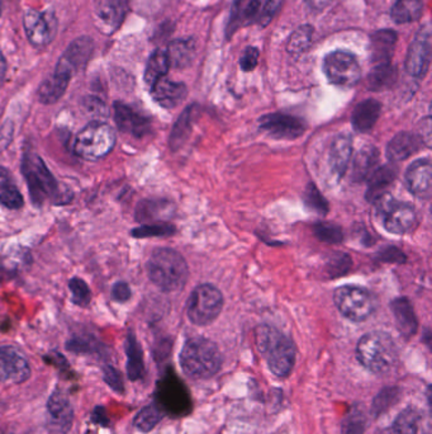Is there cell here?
<instances>
[{"label":"cell","instance_id":"6da1fadb","mask_svg":"<svg viewBox=\"0 0 432 434\" xmlns=\"http://www.w3.org/2000/svg\"><path fill=\"white\" fill-rule=\"evenodd\" d=\"M256 346L268 361L269 369L278 377L290 375L295 363V346L289 336L271 325H260L255 331Z\"/></svg>","mask_w":432,"mask_h":434},{"label":"cell","instance_id":"7a4b0ae2","mask_svg":"<svg viewBox=\"0 0 432 434\" xmlns=\"http://www.w3.org/2000/svg\"><path fill=\"white\" fill-rule=\"evenodd\" d=\"M151 282L165 292L183 289L189 277V268L183 256L171 248H157L147 262Z\"/></svg>","mask_w":432,"mask_h":434},{"label":"cell","instance_id":"3957f363","mask_svg":"<svg viewBox=\"0 0 432 434\" xmlns=\"http://www.w3.org/2000/svg\"><path fill=\"white\" fill-rule=\"evenodd\" d=\"M179 361L184 374L194 380H208L222 366V357L216 343L203 336L188 339L180 352Z\"/></svg>","mask_w":432,"mask_h":434},{"label":"cell","instance_id":"277c9868","mask_svg":"<svg viewBox=\"0 0 432 434\" xmlns=\"http://www.w3.org/2000/svg\"><path fill=\"white\" fill-rule=\"evenodd\" d=\"M356 357L361 366L373 374H386L398 362V348L392 336L384 331H372L364 336L356 347Z\"/></svg>","mask_w":432,"mask_h":434},{"label":"cell","instance_id":"5b68a950","mask_svg":"<svg viewBox=\"0 0 432 434\" xmlns=\"http://www.w3.org/2000/svg\"><path fill=\"white\" fill-rule=\"evenodd\" d=\"M20 171L26 179L31 201L36 207H41L47 199L59 198V185L56 179L36 152H26L23 155Z\"/></svg>","mask_w":432,"mask_h":434},{"label":"cell","instance_id":"8992f818","mask_svg":"<svg viewBox=\"0 0 432 434\" xmlns=\"http://www.w3.org/2000/svg\"><path fill=\"white\" fill-rule=\"evenodd\" d=\"M116 145V132L103 121H93L79 132L72 145L79 158L97 162L105 158Z\"/></svg>","mask_w":432,"mask_h":434},{"label":"cell","instance_id":"52a82bcc","mask_svg":"<svg viewBox=\"0 0 432 434\" xmlns=\"http://www.w3.org/2000/svg\"><path fill=\"white\" fill-rule=\"evenodd\" d=\"M373 202L382 224L391 234L403 235L412 231L417 224V212L412 204L400 202L388 193L382 195Z\"/></svg>","mask_w":432,"mask_h":434},{"label":"cell","instance_id":"ba28073f","mask_svg":"<svg viewBox=\"0 0 432 434\" xmlns=\"http://www.w3.org/2000/svg\"><path fill=\"white\" fill-rule=\"evenodd\" d=\"M222 309V292L210 283L196 286L187 303V314L190 322L199 327L215 322Z\"/></svg>","mask_w":432,"mask_h":434},{"label":"cell","instance_id":"9c48e42d","mask_svg":"<svg viewBox=\"0 0 432 434\" xmlns=\"http://www.w3.org/2000/svg\"><path fill=\"white\" fill-rule=\"evenodd\" d=\"M334 301L341 314L351 322H365L375 310L372 294L359 286H341L335 289Z\"/></svg>","mask_w":432,"mask_h":434},{"label":"cell","instance_id":"30bf717a","mask_svg":"<svg viewBox=\"0 0 432 434\" xmlns=\"http://www.w3.org/2000/svg\"><path fill=\"white\" fill-rule=\"evenodd\" d=\"M323 72L334 86L350 88L356 86L361 78V67L353 53L335 51L323 60Z\"/></svg>","mask_w":432,"mask_h":434},{"label":"cell","instance_id":"8fae6325","mask_svg":"<svg viewBox=\"0 0 432 434\" xmlns=\"http://www.w3.org/2000/svg\"><path fill=\"white\" fill-rule=\"evenodd\" d=\"M27 37L33 46L45 47L53 42L58 32V18L53 11L39 12L28 9L23 17Z\"/></svg>","mask_w":432,"mask_h":434},{"label":"cell","instance_id":"7c38bea8","mask_svg":"<svg viewBox=\"0 0 432 434\" xmlns=\"http://www.w3.org/2000/svg\"><path fill=\"white\" fill-rule=\"evenodd\" d=\"M160 408L174 415H185L190 412V396L183 382L177 376L168 375L158 385Z\"/></svg>","mask_w":432,"mask_h":434},{"label":"cell","instance_id":"4fadbf2b","mask_svg":"<svg viewBox=\"0 0 432 434\" xmlns=\"http://www.w3.org/2000/svg\"><path fill=\"white\" fill-rule=\"evenodd\" d=\"M259 127L270 138L279 140H295L301 138L306 131L303 119L284 113L265 114L259 121Z\"/></svg>","mask_w":432,"mask_h":434},{"label":"cell","instance_id":"5bb4252c","mask_svg":"<svg viewBox=\"0 0 432 434\" xmlns=\"http://www.w3.org/2000/svg\"><path fill=\"white\" fill-rule=\"evenodd\" d=\"M431 63V36L428 28H421L414 36L406 58V70L414 78H424Z\"/></svg>","mask_w":432,"mask_h":434},{"label":"cell","instance_id":"9a60e30c","mask_svg":"<svg viewBox=\"0 0 432 434\" xmlns=\"http://www.w3.org/2000/svg\"><path fill=\"white\" fill-rule=\"evenodd\" d=\"M128 0H94L93 15L95 26L105 34L116 32L125 20Z\"/></svg>","mask_w":432,"mask_h":434},{"label":"cell","instance_id":"2e32d148","mask_svg":"<svg viewBox=\"0 0 432 434\" xmlns=\"http://www.w3.org/2000/svg\"><path fill=\"white\" fill-rule=\"evenodd\" d=\"M31 376V366L23 353L12 346L0 348V382L22 383Z\"/></svg>","mask_w":432,"mask_h":434},{"label":"cell","instance_id":"e0dca14e","mask_svg":"<svg viewBox=\"0 0 432 434\" xmlns=\"http://www.w3.org/2000/svg\"><path fill=\"white\" fill-rule=\"evenodd\" d=\"M74 408L62 390H55L47 402V426L58 434H66L72 426Z\"/></svg>","mask_w":432,"mask_h":434},{"label":"cell","instance_id":"ac0fdd59","mask_svg":"<svg viewBox=\"0 0 432 434\" xmlns=\"http://www.w3.org/2000/svg\"><path fill=\"white\" fill-rule=\"evenodd\" d=\"M93 51L94 42L92 39L88 36L79 37L66 48L64 55L60 58L55 72L66 74L72 78L74 74L86 67L92 58Z\"/></svg>","mask_w":432,"mask_h":434},{"label":"cell","instance_id":"d6986e66","mask_svg":"<svg viewBox=\"0 0 432 434\" xmlns=\"http://www.w3.org/2000/svg\"><path fill=\"white\" fill-rule=\"evenodd\" d=\"M113 111H114V121L119 131L132 135L135 138H142L150 131V119L135 111L130 105H125L122 102H116L113 105Z\"/></svg>","mask_w":432,"mask_h":434},{"label":"cell","instance_id":"ffe728a7","mask_svg":"<svg viewBox=\"0 0 432 434\" xmlns=\"http://www.w3.org/2000/svg\"><path fill=\"white\" fill-rule=\"evenodd\" d=\"M407 188L416 197H431L432 166L428 159H419L408 166L405 176Z\"/></svg>","mask_w":432,"mask_h":434},{"label":"cell","instance_id":"44dd1931","mask_svg":"<svg viewBox=\"0 0 432 434\" xmlns=\"http://www.w3.org/2000/svg\"><path fill=\"white\" fill-rule=\"evenodd\" d=\"M150 89L154 100L166 110H173L177 107L187 98L188 94V88L184 83L173 81L165 77L157 80Z\"/></svg>","mask_w":432,"mask_h":434},{"label":"cell","instance_id":"7402d4cb","mask_svg":"<svg viewBox=\"0 0 432 434\" xmlns=\"http://www.w3.org/2000/svg\"><path fill=\"white\" fill-rule=\"evenodd\" d=\"M353 154V138L349 133H340L334 138L330 149L331 171L337 179L346 174Z\"/></svg>","mask_w":432,"mask_h":434},{"label":"cell","instance_id":"603a6c76","mask_svg":"<svg viewBox=\"0 0 432 434\" xmlns=\"http://www.w3.org/2000/svg\"><path fill=\"white\" fill-rule=\"evenodd\" d=\"M422 145L424 143L419 135H414L412 132H400L386 146V157L389 162L398 163L419 152Z\"/></svg>","mask_w":432,"mask_h":434},{"label":"cell","instance_id":"cb8c5ba5","mask_svg":"<svg viewBox=\"0 0 432 434\" xmlns=\"http://www.w3.org/2000/svg\"><path fill=\"white\" fill-rule=\"evenodd\" d=\"M175 212L174 204L166 199H144L136 206L135 217L138 223H164Z\"/></svg>","mask_w":432,"mask_h":434},{"label":"cell","instance_id":"d4e9b609","mask_svg":"<svg viewBox=\"0 0 432 434\" xmlns=\"http://www.w3.org/2000/svg\"><path fill=\"white\" fill-rule=\"evenodd\" d=\"M391 309L400 336L406 339L412 338L419 329V322L411 301L407 297H398L393 300Z\"/></svg>","mask_w":432,"mask_h":434},{"label":"cell","instance_id":"484cf974","mask_svg":"<svg viewBox=\"0 0 432 434\" xmlns=\"http://www.w3.org/2000/svg\"><path fill=\"white\" fill-rule=\"evenodd\" d=\"M396 42H397V33L392 29H380L372 34L370 58L374 65L391 63Z\"/></svg>","mask_w":432,"mask_h":434},{"label":"cell","instance_id":"4316f807","mask_svg":"<svg viewBox=\"0 0 432 434\" xmlns=\"http://www.w3.org/2000/svg\"><path fill=\"white\" fill-rule=\"evenodd\" d=\"M382 105L377 99H365L355 107L351 124L353 130L358 132H369L379 119Z\"/></svg>","mask_w":432,"mask_h":434},{"label":"cell","instance_id":"83f0119b","mask_svg":"<svg viewBox=\"0 0 432 434\" xmlns=\"http://www.w3.org/2000/svg\"><path fill=\"white\" fill-rule=\"evenodd\" d=\"M398 171L394 164L377 166L373 173L367 177V201L373 202L377 198L384 195L386 190L396 180Z\"/></svg>","mask_w":432,"mask_h":434},{"label":"cell","instance_id":"f1b7e54d","mask_svg":"<svg viewBox=\"0 0 432 434\" xmlns=\"http://www.w3.org/2000/svg\"><path fill=\"white\" fill-rule=\"evenodd\" d=\"M165 53L169 60V65L175 69H185L191 65L196 58V41L193 39L171 41Z\"/></svg>","mask_w":432,"mask_h":434},{"label":"cell","instance_id":"f546056e","mask_svg":"<svg viewBox=\"0 0 432 434\" xmlns=\"http://www.w3.org/2000/svg\"><path fill=\"white\" fill-rule=\"evenodd\" d=\"M379 163V152L373 145H367L355 155L351 177L353 182H363L373 173Z\"/></svg>","mask_w":432,"mask_h":434},{"label":"cell","instance_id":"4dcf8cb0","mask_svg":"<svg viewBox=\"0 0 432 434\" xmlns=\"http://www.w3.org/2000/svg\"><path fill=\"white\" fill-rule=\"evenodd\" d=\"M72 80V77L55 72L51 77H48L39 89V102L43 105H53L65 94L66 89L69 86V83Z\"/></svg>","mask_w":432,"mask_h":434},{"label":"cell","instance_id":"1f68e13d","mask_svg":"<svg viewBox=\"0 0 432 434\" xmlns=\"http://www.w3.org/2000/svg\"><path fill=\"white\" fill-rule=\"evenodd\" d=\"M125 349L127 355V375L131 381H137L144 376V353L137 338L132 331L126 338Z\"/></svg>","mask_w":432,"mask_h":434},{"label":"cell","instance_id":"d6a6232c","mask_svg":"<svg viewBox=\"0 0 432 434\" xmlns=\"http://www.w3.org/2000/svg\"><path fill=\"white\" fill-rule=\"evenodd\" d=\"M397 77V69L392 65V63L374 65L367 77V88L373 92L386 91L396 84Z\"/></svg>","mask_w":432,"mask_h":434},{"label":"cell","instance_id":"836d02e7","mask_svg":"<svg viewBox=\"0 0 432 434\" xmlns=\"http://www.w3.org/2000/svg\"><path fill=\"white\" fill-rule=\"evenodd\" d=\"M0 204L11 210H18L23 206V197L12 179L9 171L0 166Z\"/></svg>","mask_w":432,"mask_h":434},{"label":"cell","instance_id":"e575fe53","mask_svg":"<svg viewBox=\"0 0 432 434\" xmlns=\"http://www.w3.org/2000/svg\"><path fill=\"white\" fill-rule=\"evenodd\" d=\"M424 13V0H397L391 9L392 20L398 25L411 23Z\"/></svg>","mask_w":432,"mask_h":434},{"label":"cell","instance_id":"d590c367","mask_svg":"<svg viewBox=\"0 0 432 434\" xmlns=\"http://www.w3.org/2000/svg\"><path fill=\"white\" fill-rule=\"evenodd\" d=\"M169 67L170 65H169L166 53L163 50H156L151 55L150 59L147 61V65H146L144 77L146 84L151 88L157 80L164 78L169 72Z\"/></svg>","mask_w":432,"mask_h":434},{"label":"cell","instance_id":"8d00e7d4","mask_svg":"<svg viewBox=\"0 0 432 434\" xmlns=\"http://www.w3.org/2000/svg\"><path fill=\"white\" fill-rule=\"evenodd\" d=\"M193 110L194 107L190 105L185 111H184L180 117L177 119L175 125L173 127L170 138H169V145H170L171 150H177L180 149L185 141L189 138L190 131H191V119H193Z\"/></svg>","mask_w":432,"mask_h":434},{"label":"cell","instance_id":"74e56055","mask_svg":"<svg viewBox=\"0 0 432 434\" xmlns=\"http://www.w3.org/2000/svg\"><path fill=\"white\" fill-rule=\"evenodd\" d=\"M164 418V410L157 404H150L138 412L133 419V426L142 433H149Z\"/></svg>","mask_w":432,"mask_h":434},{"label":"cell","instance_id":"f35d334b","mask_svg":"<svg viewBox=\"0 0 432 434\" xmlns=\"http://www.w3.org/2000/svg\"><path fill=\"white\" fill-rule=\"evenodd\" d=\"M419 415L414 409H406L396 419L391 429L383 434H417Z\"/></svg>","mask_w":432,"mask_h":434},{"label":"cell","instance_id":"ab89813d","mask_svg":"<svg viewBox=\"0 0 432 434\" xmlns=\"http://www.w3.org/2000/svg\"><path fill=\"white\" fill-rule=\"evenodd\" d=\"M312 36H313V27L309 25L298 27L289 37L288 46H287L288 53L290 55L298 56L304 51H307L308 47L312 44Z\"/></svg>","mask_w":432,"mask_h":434},{"label":"cell","instance_id":"60d3db41","mask_svg":"<svg viewBox=\"0 0 432 434\" xmlns=\"http://www.w3.org/2000/svg\"><path fill=\"white\" fill-rule=\"evenodd\" d=\"M177 232L174 225L168 223H155V224L142 225L132 230V237L137 239L152 237H171Z\"/></svg>","mask_w":432,"mask_h":434},{"label":"cell","instance_id":"b9f144b4","mask_svg":"<svg viewBox=\"0 0 432 434\" xmlns=\"http://www.w3.org/2000/svg\"><path fill=\"white\" fill-rule=\"evenodd\" d=\"M400 395V388H386L382 390L374 399L373 407H372V413L374 416H379L380 414L386 413L388 409L393 407V404L398 402Z\"/></svg>","mask_w":432,"mask_h":434},{"label":"cell","instance_id":"7bdbcfd3","mask_svg":"<svg viewBox=\"0 0 432 434\" xmlns=\"http://www.w3.org/2000/svg\"><path fill=\"white\" fill-rule=\"evenodd\" d=\"M69 289L72 292V303L75 305L86 308L92 301V292L84 280L74 277L69 282Z\"/></svg>","mask_w":432,"mask_h":434},{"label":"cell","instance_id":"ee69618b","mask_svg":"<svg viewBox=\"0 0 432 434\" xmlns=\"http://www.w3.org/2000/svg\"><path fill=\"white\" fill-rule=\"evenodd\" d=\"M367 427V415L364 413V409L360 407H353L347 415L346 421H344V433L345 434H363Z\"/></svg>","mask_w":432,"mask_h":434},{"label":"cell","instance_id":"f6af8a7d","mask_svg":"<svg viewBox=\"0 0 432 434\" xmlns=\"http://www.w3.org/2000/svg\"><path fill=\"white\" fill-rule=\"evenodd\" d=\"M314 235L321 242L339 244L344 240V232L340 226L331 223H318L313 226Z\"/></svg>","mask_w":432,"mask_h":434},{"label":"cell","instance_id":"bcb514c9","mask_svg":"<svg viewBox=\"0 0 432 434\" xmlns=\"http://www.w3.org/2000/svg\"><path fill=\"white\" fill-rule=\"evenodd\" d=\"M99 348H100V344L94 338H88V336H75L66 343V349L76 355L95 353L100 350Z\"/></svg>","mask_w":432,"mask_h":434},{"label":"cell","instance_id":"7dc6e473","mask_svg":"<svg viewBox=\"0 0 432 434\" xmlns=\"http://www.w3.org/2000/svg\"><path fill=\"white\" fill-rule=\"evenodd\" d=\"M304 202L307 207L320 215H326L328 212V201L323 198L321 192L318 191L314 185H308L304 195Z\"/></svg>","mask_w":432,"mask_h":434},{"label":"cell","instance_id":"c3c4849f","mask_svg":"<svg viewBox=\"0 0 432 434\" xmlns=\"http://www.w3.org/2000/svg\"><path fill=\"white\" fill-rule=\"evenodd\" d=\"M103 380L114 393L123 394V391H125L123 379H122V375L117 369H114L112 366H105L103 369Z\"/></svg>","mask_w":432,"mask_h":434},{"label":"cell","instance_id":"681fc988","mask_svg":"<svg viewBox=\"0 0 432 434\" xmlns=\"http://www.w3.org/2000/svg\"><path fill=\"white\" fill-rule=\"evenodd\" d=\"M351 267V259L344 253H337L328 263V272L332 277L342 276Z\"/></svg>","mask_w":432,"mask_h":434},{"label":"cell","instance_id":"f907efd6","mask_svg":"<svg viewBox=\"0 0 432 434\" xmlns=\"http://www.w3.org/2000/svg\"><path fill=\"white\" fill-rule=\"evenodd\" d=\"M283 0H268L265 6L262 8V13L259 15V23L262 27L268 26L269 23L273 20L275 14L279 12L282 7Z\"/></svg>","mask_w":432,"mask_h":434},{"label":"cell","instance_id":"816d5d0a","mask_svg":"<svg viewBox=\"0 0 432 434\" xmlns=\"http://www.w3.org/2000/svg\"><path fill=\"white\" fill-rule=\"evenodd\" d=\"M259 55L260 53L256 47L250 46L245 48L240 59V66L243 72H252L255 69L259 63Z\"/></svg>","mask_w":432,"mask_h":434},{"label":"cell","instance_id":"f5cc1de1","mask_svg":"<svg viewBox=\"0 0 432 434\" xmlns=\"http://www.w3.org/2000/svg\"><path fill=\"white\" fill-rule=\"evenodd\" d=\"M132 296V291L128 283L116 282L112 287V298L116 303H123L128 301Z\"/></svg>","mask_w":432,"mask_h":434},{"label":"cell","instance_id":"db71d44e","mask_svg":"<svg viewBox=\"0 0 432 434\" xmlns=\"http://www.w3.org/2000/svg\"><path fill=\"white\" fill-rule=\"evenodd\" d=\"M380 259L382 261H386V262H405V256H403V253L400 251V250L397 249V248H394V246H389L388 249L384 250L383 253H380Z\"/></svg>","mask_w":432,"mask_h":434},{"label":"cell","instance_id":"11a10c76","mask_svg":"<svg viewBox=\"0 0 432 434\" xmlns=\"http://www.w3.org/2000/svg\"><path fill=\"white\" fill-rule=\"evenodd\" d=\"M86 110L92 113V114H99V116H102V114H105V113H107L104 103H103L100 99L94 98V97H93V98L86 99Z\"/></svg>","mask_w":432,"mask_h":434},{"label":"cell","instance_id":"9f6ffc18","mask_svg":"<svg viewBox=\"0 0 432 434\" xmlns=\"http://www.w3.org/2000/svg\"><path fill=\"white\" fill-rule=\"evenodd\" d=\"M92 419L94 423H97L99 426H103V427H107L108 423H109V419H108L105 409L103 407H97L93 410Z\"/></svg>","mask_w":432,"mask_h":434},{"label":"cell","instance_id":"6f0895ef","mask_svg":"<svg viewBox=\"0 0 432 434\" xmlns=\"http://www.w3.org/2000/svg\"><path fill=\"white\" fill-rule=\"evenodd\" d=\"M259 9H260V0H251L249 6L245 9V20L251 22L255 18L256 14L259 13Z\"/></svg>","mask_w":432,"mask_h":434},{"label":"cell","instance_id":"680465c9","mask_svg":"<svg viewBox=\"0 0 432 434\" xmlns=\"http://www.w3.org/2000/svg\"><path fill=\"white\" fill-rule=\"evenodd\" d=\"M334 0H306L309 9H312L314 12H320L323 11L325 8L328 7Z\"/></svg>","mask_w":432,"mask_h":434},{"label":"cell","instance_id":"91938a15","mask_svg":"<svg viewBox=\"0 0 432 434\" xmlns=\"http://www.w3.org/2000/svg\"><path fill=\"white\" fill-rule=\"evenodd\" d=\"M6 74H7V61H6V58L3 56V53H0V88L3 86Z\"/></svg>","mask_w":432,"mask_h":434},{"label":"cell","instance_id":"94428289","mask_svg":"<svg viewBox=\"0 0 432 434\" xmlns=\"http://www.w3.org/2000/svg\"><path fill=\"white\" fill-rule=\"evenodd\" d=\"M3 13V0H0V15Z\"/></svg>","mask_w":432,"mask_h":434},{"label":"cell","instance_id":"6125c7cd","mask_svg":"<svg viewBox=\"0 0 432 434\" xmlns=\"http://www.w3.org/2000/svg\"><path fill=\"white\" fill-rule=\"evenodd\" d=\"M0 270H1V264H0Z\"/></svg>","mask_w":432,"mask_h":434}]
</instances>
